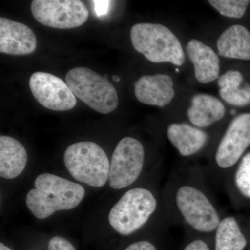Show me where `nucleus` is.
<instances>
[{"label": "nucleus", "mask_w": 250, "mask_h": 250, "mask_svg": "<svg viewBox=\"0 0 250 250\" xmlns=\"http://www.w3.org/2000/svg\"><path fill=\"white\" fill-rule=\"evenodd\" d=\"M186 55L193 66L194 75L199 83L208 84L220 76V59L217 52L199 39L188 41Z\"/></svg>", "instance_id": "14"}, {"label": "nucleus", "mask_w": 250, "mask_h": 250, "mask_svg": "<svg viewBox=\"0 0 250 250\" xmlns=\"http://www.w3.org/2000/svg\"><path fill=\"white\" fill-rule=\"evenodd\" d=\"M113 80L115 81V82H118L121 80V77L118 76V75H113Z\"/></svg>", "instance_id": "27"}, {"label": "nucleus", "mask_w": 250, "mask_h": 250, "mask_svg": "<svg viewBox=\"0 0 250 250\" xmlns=\"http://www.w3.org/2000/svg\"><path fill=\"white\" fill-rule=\"evenodd\" d=\"M161 202L154 191L146 187L130 188L110 210L108 221L116 232L130 236L146 226L160 209Z\"/></svg>", "instance_id": "5"}, {"label": "nucleus", "mask_w": 250, "mask_h": 250, "mask_svg": "<svg viewBox=\"0 0 250 250\" xmlns=\"http://www.w3.org/2000/svg\"><path fill=\"white\" fill-rule=\"evenodd\" d=\"M219 57L250 60V32L245 26L233 24L225 29L216 42Z\"/></svg>", "instance_id": "16"}, {"label": "nucleus", "mask_w": 250, "mask_h": 250, "mask_svg": "<svg viewBox=\"0 0 250 250\" xmlns=\"http://www.w3.org/2000/svg\"><path fill=\"white\" fill-rule=\"evenodd\" d=\"M217 83L219 95L224 103L237 107L250 104V84L245 82L241 72L228 70L220 75Z\"/></svg>", "instance_id": "18"}, {"label": "nucleus", "mask_w": 250, "mask_h": 250, "mask_svg": "<svg viewBox=\"0 0 250 250\" xmlns=\"http://www.w3.org/2000/svg\"><path fill=\"white\" fill-rule=\"evenodd\" d=\"M213 236L214 250H244L248 245L239 220L233 215H224Z\"/></svg>", "instance_id": "19"}, {"label": "nucleus", "mask_w": 250, "mask_h": 250, "mask_svg": "<svg viewBox=\"0 0 250 250\" xmlns=\"http://www.w3.org/2000/svg\"><path fill=\"white\" fill-rule=\"evenodd\" d=\"M205 171L178 167L172 171L163 195L166 218L170 225L190 233L213 235L224 216L207 184Z\"/></svg>", "instance_id": "1"}, {"label": "nucleus", "mask_w": 250, "mask_h": 250, "mask_svg": "<svg viewBox=\"0 0 250 250\" xmlns=\"http://www.w3.org/2000/svg\"><path fill=\"white\" fill-rule=\"evenodd\" d=\"M183 250H211L209 245L207 243L204 238L197 237L192 238V241L189 242L187 246L184 247Z\"/></svg>", "instance_id": "23"}, {"label": "nucleus", "mask_w": 250, "mask_h": 250, "mask_svg": "<svg viewBox=\"0 0 250 250\" xmlns=\"http://www.w3.org/2000/svg\"><path fill=\"white\" fill-rule=\"evenodd\" d=\"M27 162V151L18 140L11 136H0V175L2 178L18 177Z\"/></svg>", "instance_id": "17"}, {"label": "nucleus", "mask_w": 250, "mask_h": 250, "mask_svg": "<svg viewBox=\"0 0 250 250\" xmlns=\"http://www.w3.org/2000/svg\"><path fill=\"white\" fill-rule=\"evenodd\" d=\"M65 82L75 96L95 111L108 114L116 109L118 95L116 88L93 70L83 67L72 68L67 72Z\"/></svg>", "instance_id": "7"}, {"label": "nucleus", "mask_w": 250, "mask_h": 250, "mask_svg": "<svg viewBox=\"0 0 250 250\" xmlns=\"http://www.w3.org/2000/svg\"><path fill=\"white\" fill-rule=\"evenodd\" d=\"M135 50L154 63H170L182 67L187 55L177 35L164 24L138 23L130 31Z\"/></svg>", "instance_id": "4"}, {"label": "nucleus", "mask_w": 250, "mask_h": 250, "mask_svg": "<svg viewBox=\"0 0 250 250\" xmlns=\"http://www.w3.org/2000/svg\"><path fill=\"white\" fill-rule=\"evenodd\" d=\"M146 163L142 143L132 136H125L117 144L110 163L108 182L116 190L126 188L141 177Z\"/></svg>", "instance_id": "8"}, {"label": "nucleus", "mask_w": 250, "mask_h": 250, "mask_svg": "<svg viewBox=\"0 0 250 250\" xmlns=\"http://www.w3.org/2000/svg\"><path fill=\"white\" fill-rule=\"evenodd\" d=\"M35 188L26 197V204L38 219L48 218L55 212L77 207L85 196L84 188L66 179L44 173L36 177Z\"/></svg>", "instance_id": "3"}, {"label": "nucleus", "mask_w": 250, "mask_h": 250, "mask_svg": "<svg viewBox=\"0 0 250 250\" xmlns=\"http://www.w3.org/2000/svg\"><path fill=\"white\" fill-rule=\"evenodd\" d=\"M166 137L184 159L200 155L209 146L210 134L188 122H172L166 128Z\"/></svg>", "instance_id": "11"}, {"label": "nucleus", "mask_w": 250, "mask_h": 250, "mask_svg": "<svg viewBox=\"0 0 250 250\" xmlns=\"http://www.w3.org/2000/svg\"><path fill=\"white\" fill-rule=\"evenodd\" d=\"M0 250H13L5 246L2 243H0Z\"/></svg>", "instance_id": "26"}, {"label": "nucleus", "mask_w": 250, "mask_h": 250, "mask_svg": "<svg viewBox=\"0 0 250 250\" xmlns=\"http://www.w3.org/2000/svg\"><path fill=\"white\" fill-rule=\"evenodd\" d=\"M47 250H76L73 245L65 238L61 236H54L48 243Z\"/></svg>", "instance_id": "22"}, {"label": "nucleus", "mask_w": 250, "mask_h": 250, "mask_svg": "<svg viewBox=\"0 0 250 250\" xmlns=\"http://www.w3.org/2000/svg\"><path fill=\"white\" fill-rule=\"evenodd\" d=\"M134 93L140 103L165 107L173 101L176 91L172 77L159 73L139 78L135 83Z\"/></svg>", "instance_id": "12"}, {"label": "nucleus", "mask_w": 250, "mask_h": 250, "mask_svg": "<svg viewBox=\"0 0 250 250\" xmlns=\"http://www.w3.org/2000/svg\"><path fill=\"white\" fill-rule=\"evenodd\" d=\"M208 4L225 18L239 19L246 14L250 1L248 0H209Z\"/></svg>", "instance_id": "21"}, {"label": "nucleus", "mask_w": 250, "mask_h": 250, "mask_svg": "<svg viewBox=\"0 0 250 250\" xmlns=\"http://www.w3.org/2000/svg\"><path fill=\"white\" fill-rule=\"evenodd\" d=\"M29 87L36 100L46 108L65 111L76 106V96L66 82L52 74L34 72L29 80Z\"/></svg>", "instance_id": "10"}, {"label": "nucleus", "mask_w": 250, "mask_h": 250, "mask_svg": "<svg viewBox=\"0 0 250 250\" xmlns=\"http://www.w3.org/2000/svg\"><path fill=\"white\" fill-rule=\"evenodd\" d=\"M223 189L231 199L238 195L250 200V152L237 164Z\"/></svg>", "instance_id": "20"}, {"label": "nucleus", "mask_w": 250, "mask_h": 250, "mask_svg": "<svg viewBox=\"0 0 250 250\" xmlns=\"http://www.w3.org/2000/svg\"><path fill=\"white\" fill-rule=\"evenodd\" d=\"M250 146V113L233 118L215 145L206 176L217 185L225 187L230 174Z\"/></svg>", "instance_id": "2"}, {"label": "nucleus", "mask_w": 250, "mask_h": 250, "mask_svg": "<svg viewBox=\"0 0 250 250\" xmlns=\"http://www.w3.org/2000/svg\"><path fill=\"white\" fill-rule=\"evenodd\" d=\"M103 77H104L105 79H106V80H107V78H108L107 75H105L104 76H103Z\"/></svg>", "instance_id": "28"}, {"label": "nucleus", "mask_w": 250, "mask_h": 250, "mask_svg": "<svg viewBox=\"0 0 250 250\" xmlns=\"http://www.w3.org/2000/svg\"><path fill=\"white\" fill-rule=\"evenodd\" d=\"M95 5V11L97 16H105L108 14V9H109L110 1H93Z\"/></svg>", "instance_id": "25"}, {"label": "nucleus", "mask_w": 250, "mask_h": 250, "mask_svg": "<svg viewBox=\"0 0 250 250\" xmlns=\"http://www.w3.org/2000/svg\"><path fill=\"white\" fill-rule=\"evenodd\" d=\"M226 114V106L223 102L208 93L195 94L187 110L188 123L205 130L223 121Z\"/></svg>", "instance_id": "15"}, {"label": "nucleus", "mask_w": 250, "mask_h": 250, "mask_svg": "<svg viewBox=\"0 0 250 250\" xmlns=\"http://www.w3.org/2000/svg\"><path fill=\"white\" fill-rule=\"evenodd\" d=\"M64 162L72 177L79 182L102 187L108 181L110 162L97 143L83 141L72 144L65 150Z\"/></svg>", "instance_id": "6"}, {"label": "nucleus", "mask_w": 250, "mask_h": 250, "mask_svg": "<svg viewBox=\"0 0 250 250\" xmlns=\"http://www.w3.org/2000/svg\"><path fill=\"white\" fill-rule=\"evenodd\" d=\"M124 250H158L152 243L148 241H139L131 243Z\"/></svg>", "instance_id": "24"}, {"label": "nucleus", "mask_w": 250, "mask_h": 250, "mask_svg": "<svg viewBox=\"0 0 250 250\" xmlns=\"http://www.w3.org/2000/svg\"><path fill=\"white\" fill-rule=\"evenodd\" d=\"M37 47L34 31L22 23L0 18V52L10 55L30 54Z\"/></svg>", "instance_id": "13"}, {"label": "nucleus", "mask_w": 250, "mask_h": 250, "mask_svg": "<svg viewBox=\"0 0 250 250\" xmlns=\"http://www.w3.org/2000/svg\"><path fill=\"white\" fill-rule=\"evenodd\" d=\"M31 11L42 25L59 29H70L83 25L89 11L80 0H34Z\"/></svg>", "instance_id": "9"}]
</instances>
